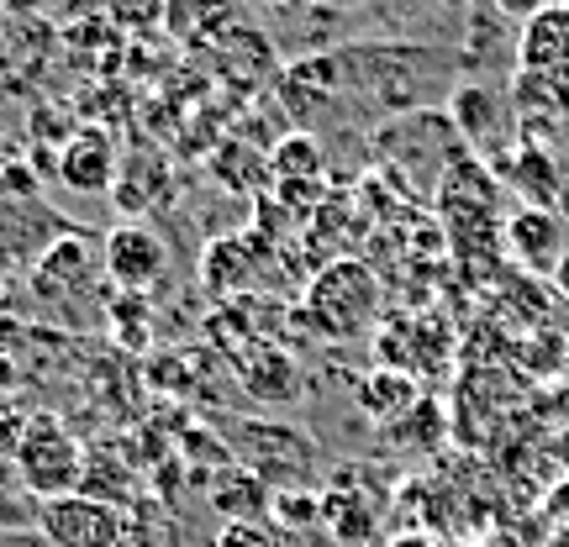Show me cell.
<instances>
[{
  "label": "cell",
  "mask_w": 569,
  "mask_h": 547,
  "mask_svg": "<svg viewBox=\"0 0 569 547\" xmlns=\"http://www.w3.org/2000/svg\"><path fill=\"white\" fill-rule=\"evenodd\" d=\"M317 6H332V11H353V6H365V0H317Z\"/></svg>",
  "instance_id": "83f0119b"
},
{
  "label": "cell",
  "mask_w": 569,
  "mask_h": 547,
  "mask_svg": "<svg viewBox=\"0 0 569 547\" xmlns=\"http://www.w3.org/2000/svg\"><path fill=\"white\" fill-rule=\"evenodd\" d=\"M117 169H122L117 138H111L106 126H74V132L59 142L48 174H53L63 190H74V195H111Z\"/></svg>",
  "instance_id": "277c9868"
},
{
  "label": "cell",
  "mask_w": 569,
  "mask_h": 547,
  "mask_svg": "<svg viewBox=\"0 0 569 547\" xmlns=\"http://www.w3.org/2000/svg\"><path fill=\"white\" fill-rule=\"evenodd\" d=\"M27 337H32V332H27V326L17 322V316H0V385H17L21 379V347H27Z\"/></svg>",
  "instance_id": "44dd1931"
},
{
  "label": "cell",
  "mask_w": 569,
  "mask_h": 547,
  "mask_svg": "<svg viewBox=\"0 0 569 547\" xmlns=\"http://www.w3.org/2000/svg\"><path fill=\"white\" fill-rule=\"evenodd\" d=\"M507 247L522 259L528 269H553L559 253H565V222L553 211H538V205H522L507 222Z\"/></svg>",
  "instance_id": "8fae6325"
},
{
  "label": "cell",
  "mask_w": 569,
  "mask_h": 547,
  "mask_svg": "<svg viewBox=\"0 0 569 547\" xmlns=\"http://www.w3.org/2000/svg\"><path fill=\"white\" fill-rule=\"evenodd\" d=\"M238 6H259V11H274V6H290V0H238Z\"/></svg>",
  "instance_id": "f546056e"
},
{
  "label": "cell",
  "mask_w": 569,
  "mask_h": 547,
  "mask_svg": "<svg viewBox=\"0 0 569 547\" xmlns=\"http://www.w3.org/2000/svg\"><path fill=\"white\" fill-rule=\"evenodd\" d=\"M380 311V284L369 274V264L359 259H338L327 264L317 280H311V295H306V322L317 326L332 343H348L359 337Z\"/></svg>",
  "instance_id": "7a4b0ae2"
},
{
  "label": "cell",
  "mask_w": 569,
  "mask_h": 547,
  "mask_svg": "<svg viewBox=\"0 0 569 547\" xmlns=\"http://www.w3.org/2000/svg\"><path fill=\"white\" fill-rule=\"evenodd\" d=\"M496 6H501V11H507V17H538V11H549V6H559V0H496Z\"/></svg>",
  "instance_id": "d4e9b609"
},
{
  "label": "cell",
  "mask_w": 569,
  "mask_h": 547,
  "mask_svg": "<svg viewBox=\"0 0 569 547\" xmlns=\"http://www.w3.org/2000/svg\"><path fill=\"white\" fill-rule=\"evenodd\" d=\"M501 111H511V101H496V90H480V84H459L453 90V126H465V138L475 148H486V153H490V126H496ZM496 138H501V126H496Z\"/></svg>",
  "instance_id": "9a60e30c"
},
{
  "label": "cell",
  "mask_w": 569,
  "mask_h": 547,
  "mask_svg": "<svg viewBox=\"0 0 569 547\" xmlns=\"http://www.w3.org/2000/svg\"><path fill=\"white\" fill-rule=\"evenodd\" d=\"M11 464H17L21 485L32 489L38 500L80 495L84 447H80V437L63 426V416H53V411H32V416H27V432H21V447Z\"/></svg>",
  "instance_id": "6da1fadb"
},
{
  "label": "cell",
  "mask_w": 569,
  "mask_h": 547,
  "mask_svg": "<svg viewBox=\"0 0 569 547\" xmlns=\"http://www.w3.org/2000/svg\"><path fill=\"white\" fill-rule=\"evenodd\" d=\"M517 74L549 84L553 95L569 101V0L538 11L522 21V38H517Z\"/></svg>",
  "instance_id": "5b68a950"
},
{
  "label": "cell",
  "mask_w": 569,
  "mask_h": 547,
  "mask_svg": "<svg viewBox=\"0 0 569 547\" xmlns=\"http://www.w3.org/2000/svg\"><path fill=\"white\" fill-rule=\"evenodd\" d=\"M549 280H553V290H559V295H565V301H569V247H565V253H559V264L549 269Z\"/></svg>",
  "instance_id": "484cf974"
},
{
  "label": "cell",
  "mask_w": 569,
  "mask_h": 547,
  "mask_svg": "<svg viewBox=\"0 0 569 547\" xmlns=\"http://www.w3.org/2000/svg\"><path fill=\"white\" fill-rule=\"evenodd\" d=\"M553 516H569V485L553 489Z\"/></svg>",
  "instance_id": "4316f807"
},
{
  "label": "cell",
  "mask_w": 569,
  "mask_h": 547,
  "mask_svg": "<svg viewBox=\"0 0 569 547\" xmlns=\"http://www.w3.org/2000/svg\"><path fill=\"white\" fill-rule=\"evenodd\" d=\"M101 274L127 295H142L169 274V243L148 222H122L101 237Z\"/></svg>",
  "instance_id": "3957f363"
},
{
  "label": "cell",
  "mask_w": 569,
  "mask_h": 547,
  "mask_svg": "<svg viewBox=\"0 0 569 547\" xmlns=\"http://www.w3.org/2000/svg\"><path fill=\"white\" fill-rule=\"evenodd\" d=\"M496 169H501V180L522 195V205L553 211V201L565 195V169H559V159H553L549 148H538V142H522V148L501 153Z\"/></svg>",
  "instance_id": "9c48e42d"
},
{
  "label": "cell",
  "mask_w": 569,
  "mask_h": 547,
  "mask_svg": "<svg viewBox=\"0 0 569 547\" xmlns=\"http://www.w3.org/2000/svg\"><path fill=\"white\" fill-rule=\"evenodd\" d=\"M238 27V0H163V32L174 42H217Z\"/></svg>",
  "instance_id": "30bf717a"
},
{
  "label": "cell",
  "mask_w": 569,
  "mask_h": 547,
  "mask_svg": "<svg viewBox=\"0 0 569 547\" xmlns=\"http://www.w3.org/2000/svg\"><path fill=\"white\" fill-rule=\"evenodd\" d=\"M96 280H101V243L90 232H59L48 247H38V264H32L38 295L69 301V295H84Z\"/></svg>",
  "instance_id": "52a82bcc"
},
{
  "label": "cell",
  "mask_w": 569,
  "mask_h": 547,
  "mask_svg": "<svg viewBox=\"0 0 569 547\" xmlns=\"http://www.w3.org/2000/svg\"><path fill=\"white\" fill-rule=\"evenodd\" d=\"M111 195H117V205L138 222V216H148V211H159V205L174 201V174H169V163H163L159 153L132 148V153H122V169H117Z\"/></svg>",
  "instance_id": "ba28073f"
},
{
  "label": "cell",
  "mask_w": 569,
  "mask_h": 547,
  "mask_svg": "<svg viewBox=\"0 0 569 547\" xmlns=\"http://www.w3.org/2000/svg\"><path fill=\"white\" fill-rule=\"evenodd\" d=\"M32 195H38L32 153L21 142H0V201H32Z\"/></svg>",
  "instance_id": "ac0fdd59"
},
{
  "label": "cell",
  "mask_w": 569,
  "mask_h": 547,
  "mask_svg": "<svg viewBox=\"0 0 569 547\" xmlns=\"http://www.w3.org/2000/svg\"><path fill=\"white\" fill-rule=\"evenodd\" d=\"M206 495H211V510H217L222 521H259V516H269V500H274V489L264 485V474H259V468H243V464L222 468Z\"/></svg>",
  "instance_id": "7c38bea8"
},
{
  "label": "cell",
  "mask_w": 569,
  "mask_h": 547,
  "mask_svg": "<svg viewBox=\"0 0 569 547\" xmlns=\"http://www.w3.org/2000/svg\"><path fill=\"white\" fill-rule=\"evenodd\" d=\"M248 247L238 243V237H222V243H211L206 247V284L211 290H238V284H248V259H243Z\"/></svg>",
  "instance_id": "e0dca14e"
},
{
  "label": "cell",
  "mask_w": 569,
  "mask_h": 547,
  "mask_svg": "<svg viewBox=\"0 0 569 547\" xmlns=\"http://www.w3.org/2000/svg\"><path fill=\"white\" fill-rule=\"evenodd\" d=\"M353 401H359V411H365L369 422H401L411 406H417V379H411L407 368H375V374H359L353 379Z\"/></svg>",
  "instance_id": "4fadbf2b"
},
{
  "label": "cell",
  "mask_w": 569,
  "mask_h": 547,
  "mask_svg": "<svg viewBox=\"0 0 569 547\" xmlns=\"http://www.w3.org/2000/svg\"><path fill=\"white\" fill-rule=\"evenodd\" d=\"M21 432H27V416H11V411H0V458H6V464L17 458Z\"/></svg>",
  "instance_id": "cb8c5ba5"
},
{
  "label": "cell",
  "mask_w": 569,
  "mask_h": 547,
  "mask_svg": "<svg viewBox=\"0 0 569 547\" xmlns=\"http://www.w3.org/2000/svg\"><path fill=\"white\" fill-rule=\"evenodd\" d=\"M559 453H565V458H569V437H565V443H559Z\"/></svg>",
  "instance_id": "4dcf8cb0"
},
{
  "label": "cell",
  "mask_w": 569,
  "mask_h": 547,
  "mask_svg": "<svg viewBox=\"0 0 569 547\" xmlns=\"http://www.w3.org/2000/svg\"><path fill=\"white\" fill-rule=\"evenodd\" d=\"M6 274H11V247L0 243V284H6Z\"/></svg>",
  "instance_id": "f1b7e54d"
},
{
  "label": "cell",
  "mask_w": 569,
  "mask_h": 547,
  "mask_svg": "<svg viewBox=\"0 0 569 547\" xmlns=\"http://www.w3.org/2000/svg\"><path fill=\"white\" fill-rule=\"evenodd\" d=\"M269 174L280 180V190L290 201H306V195H317L322 190V142L311 138V132H296V138H284L274 153H269Z\"/></svg>",
  "instance_id": "5bb4252c"
},
{
  "label": "cell",
  "mask_w": 569,
  "mask_h": 547,
  "mask_svg": "<svg viewBox=\"0 0 569 547\" xmlns=\"http://www.w3.org/2000/svg\"><path fill=\"white\" fill-rule=\"evenodd\" d=\"M38 527L53 547H117L127 531V516L106 500H90V495H63V500H42Z\"/></svg>",
  "instance_id": "8992f818"
},
{
  "label": "cell",
  "mask_w": 569,
  "mask_h": 547,
  "mask_svg": "<svg viewBox=\"0 0 569 547\" xmlns=\"http://www.w3.org/2000/svg\"><path fill=\"white\" fill-rule=\"evenodd\" d=\"M301 374H296V364L284 358V353H259L253 364L243 368V389L248 395H259V401H296L301 395V385H296Z\"/></svg>",
  "instance_id": "2e32d148"
},
{
  "label": "cell",
  "mask_w": 569,
  "mask_h": 547,
  "mask_svg": "<svg viewBox=\"0 0 569 547\" xmlns=\"http://www.w3.org/2000/svg\"><path fill=\"white\" fill-rule=\"evenodd\" d=\"M269 516H274L280 527H311V521H322V500H311L301 489H280V495L269 500Z\"/></svg>",
  "instance_id": "ffe728a7"
},
{
  "label": "cell",
  "mask_w": 569,
  "mask_h": 547,
  "mask_svg": "<svg viewBox=\"0 0 569 547\" xmlns=\"http://www.w3.org/2000/svg\"><path fill=\"white\" fill-rule=\"evenodd\" d=\"M101 17L117 27V32H159L163 27V0H101Z\"/></svg>",
  "instance_id": "d6986e66"
},
{
  "label": "cell",
  "mask_w": 569,
  "mask_h": 547,
  "mask_svg": "<svg viewBox=\"0 0 569 547\" xmlns=\"http://www.w3.org/2000/svg\"><path fill=\"white\" fill-rule=\"evenodd\" d=\"M538 337H543V347L528 343V347H522V358H528V364H538V368H559V364H565V353H569L565 337H559V332H538Z\"/></svg>",
  "instance_id": "603a6c76"
},
{
  "label": "cell",
  "mask_w": 569,
  "mask_h": 547,
  "mask_svg": "<svg viewBox=\"0 0 569 547\" xmlns=\"http://www.w3.org/2000/svg\"><path fill=\"white\" fill-rule=\"evenodd\" d=\"M217 547H274V531L264 521H227L217 531Z\"/></svg>",
  "instance_id": "7402d4cb"
}]
</instances>
